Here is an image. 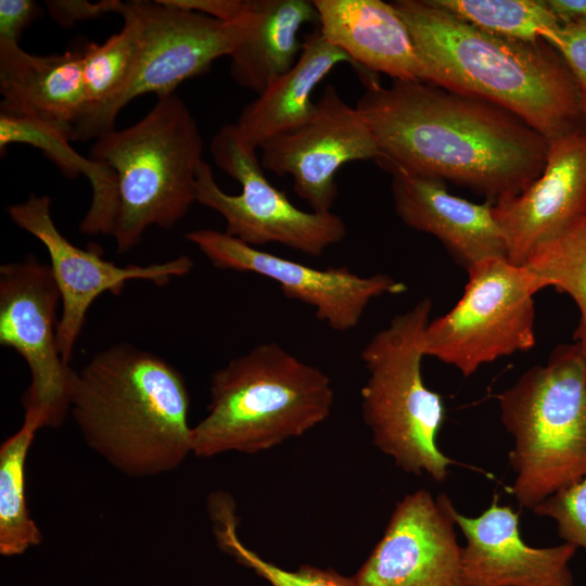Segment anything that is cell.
I'll list each match as a JSON object with an SVG mask.
<instances>
[{"label": "cell", "mask_w": 586, "mask_h": 586, "mask_svg": "<svg viewBox=\"0 0 586 586\" xmlns=\"http://www.w3.org/2000/svg\"><path fill=\"white\" fill-rule=\"evenodd\" d=\"M508 260L522 266L540 245L586 214V130L549 140L540 175L523 191L493 203Z\"/></svg>", "instance_id": "cell-16"}, {"label": "cell", "mask_w": 586, "mask_h": 586, "mask_svg": "<svg viewBox=\"0 0 586 586\" xmlns=\"http://www.w3.org/2000/svg\"><path fill=\"white\" fill-rule=\"evenodd\" d=\"M392 3L411 34L424 82L501 106L548 140L581 128L573 76L544 39L483 31L432 0Z\"/></svg>", "instance_id": "cell-2"}, {"label": "cell", "mask_w": 586, "mask_h": 586, "mask_svg": "<svg viewBox=\"0 0 586 586\" xmlns=\"http://www.w3.org/2000/svg\"><path fill=\"white\" fill-rule=\"evenodd\" d=\"M61 294L50 265L34 255L0 266V344L26 362L30 383L22 395L24 418L60 426L69 413L73 369L60 354L56 310Z\"/></svg>", "instance_id": "cell-10"}, {"label": "cell", "mask_w": 586, "mask_h": 586, "mask_svg": "<svg viewBox=\"0 0 586 586\" xmlns=\"http://www.w3.org/2000/svg\"><path fill=\"white\" fill-rule=\"evenodd\" d=\"M568 65L577 91L583 122L586 124V23L561 25L544 37Z\"/></svg>", "instance_id": "cell-30"}, {"label": "cell", "mask_w": 586, "mask_h": 586, "mask_svg": "<svg viewBox=\"0 0 586 586\" xmlns=\"http://www.w3.org/2000/svg\"><path fill=\"white\" fill-rule=\"evenodd\" d=\"M343 62L355 67L351 58L319 29L309 34L293 67L242 109L235 123L241 137L258 150L271 138L303 125L315 111V88Z\"/></svg>", "instance_id": "cell-22"}, {"label": "cell", "mask_w": 586, "mask_h": 586, "mask_svg": "<svg viewBox=\"0 0 586 586\" xmlns=\"http://www.w3.org/2000/svg\"><path fill=\"white\" fill-rule=\"evenodd\" d=\"M356 107L390 173L450 180L488 202L515 195L543 171L549 140L513 113L488 101L424 81L381 86L364 77Z\"/></svg>", "instance_id": "cell-1"}, {"label": "cell", "mask_w": 586, "mask_h": 586, "mask_svg": "<svg viewBox=\"0 0 586 586\" xmlns=\"http://www.w3.org/2000/svg\"><path fill=\"white\" fill-rule=\"evenodd\" d=\"M203 140L198 123L178 95L158 97L138 122L95 139L90 158L116 174V251L138 245L153 226H175L195 202Z\"/></svg>", "instance_id": "cell-5"}, {"label": "cell", "mask_w": 586, "mask_h": 586, "mask_svg": "<svg viewBox=\"0 0 586 586\" xmlns=\"http://www.w3.org/2000/svg\"><path fill=\"white\" fill-rule=\"evenodd\" d=\"M62 130L34 120L0 114V151L12 143H27L43 151L67 178L84 175L90 181L92 198L79 230L85 234H113L117 208V178L107 165L86 158L68 143Z\"/></svg>", "instance_id": "cell-24"}, {"label": "cell", "mask_w": 586, "mask_h": 586, "mask_svg": "<svg viewBox=\"0 0 586 586\" xmlns=\"http://www.w3.org/2000/svg\"><path fill=\"white\" fill-rule=\"evenodd\" d=\"M38 12L37 3L31 0H0V41L18 43Z\"/></svg>", "instance_id": "cell-32"}, {"label": "cell", "mask_w": 586, "mask_h": 586, "mask_svg": "<svg viewBox=\"0 0 586 586\" xmlns=\"http://www.w3.org/2000/svg\"><path fill=\"white\" fill-rule=\"evenodd\" d=\"M207 415L192 426V454H256L298 437L324 421L334 392L330 378L277 343H263L211 377Z\"/></svg>", "instance_id": "cell-4"}, {"label": "cell", "mask_w": 586, "mask_h": 586, "mask_svg": "<svg viewBox=\"0 0 586 586\" xmlns=\"http://www.w3.org/2000/svg\"><path fill=\"white\" fill-rule=\"evenodd\" d=\"M561 25L586 23V0H546Z\"/></svg>", "instance_id": "cell-34"}, {"label": "cell", "mask_w": 586, "mask_h": 586, "mask_svg": "<svg viewBox=\"0 0 586 586\" xmlns=\"http://www.w3.org/2000/svg\"><path fill=\"white\" fill-rule=\"evenodd\" d=\"M500 419L514 446L512 494L537 505L586 474V354L557 346L545 365L526 370L498 395Z\"/></svg>", "instance_id": "cell-6"}, {"label": "cell", "mask_w": 586, "mask_h": 586, "mask_svg": "<svg viewBox=\"0 0 586 586\" xmlns=\"http://www.w3.org/2000/svg\"><path fill=\"white\" fill-rule=\"evenodd\" d=\"M432 301L420 300L392 318L361 352L368 371L361 388L362 418L373 444L397 467L444 482L454 461L437 446L444 423L442 396L422 378V343Z\"/></svg>", "instance_id": "cell-7"}, {"label": "cell", "mask_w": 586, "mask_h": 586, "mask_svg": "<svg viewBox=\"0 0 586 586\" xmlns=\"http://www.w3.org/2000/svg\"><path fill=\"white\" fill-rule=\"evenodd\" d=\"M449 500L418 489L398 501L381 539L353 576L355 584L466 586Z\"/></svg>", "instance_id": "cell-14"}, {"label": "cell", "mask_w": 586, "mask_h": 586, "mask_svg": "<svg viewBox=\"0 0 586 586\" xmlns=\"http://www.w3.org/2000/svg\"><path fill=\"white\" fill-rule=\"evenodd\" d=\"M38 430L35 421L24 418L0 446V553L5 557L22 555L42 539L25 495V463Z\"/></svg>", "instance_id": "cell-25"}, {"label": "cell", "mask_w": 586, "mask_h": 586, "mask_svg": "<svg viewBox=\"0 0 586 586\" xmlns=\"http://www.w3.org/2000/svg\"><path fill=\"white\" fill-rule=\"evenodd\" d=\"M230 497L213 495L209 501L214 535L219 547L239 563L251 569L270 586H357L353 577H346L331 569L303 564L296 570H285L262 558L239 538L238 519Z\"/></svg>", "instance_id": "cell-28"}, {"label": "cell", "mask_w": 586, "mask_h": 586, "mask_svg": "<svg viewBox=\"0 0 586 586\" xmlns=\"http://www.w3.org/2000/svg\"><path fill=\"white\" fill-rule=\"evenodd\" d=\"M1 114L42 123L65 132L86 111L81 53L37 55L0 41Z\"/></svg>", "instance_id": "cell-19"}, {"label": "cell", "mask_w": 586, "mask_h": 586, "mask_svg": "<svg viewBox=\"0 0 586 586\" xmlns=\"http://www.w3.org/2000/svg\"><path fill=\"white\" fill-rule=\"evenodd\" d=\"M122 1L103 0L91 3L86 0H51L46 1L52 18L64 27H69L77 22H84L100 17L107 13H118Z\"/></svg>", "instance_id": "cell-31"}, {"label": "cell", "mask_w": 586, "mask_h": 586, "mask_svg": "<svg viewBox=\"0 0 586 586\" xmlns=\"http://www.w3.org/2000/svg\"><path fill=\"white\" fill-rule=\"evenodd\" d=\"M391 174L397 216L410 228L435 237L466 270L485 259H508L492 202L477 204L455 196L435 177L398 169Z\"/></svg>", "instance_id": "cell-18"}, {"label": "cell", "mask_w": 586, "mask_h": 586, "mask_svg": "<svg viewBox=\"0 0 586 586\" xmlns=\"http://www.w3.org/2000/svg\"><path fill=\"white\" fill-rule=\"evenodd\" d=\"M448 510L464 537L466 586H575L569 563L577 547L566 542L528 546L520 533L519 512L500 505L496 495L477 517L460 513L451 500Z\"/></svg>", "instance_id": "cell-17"}, {"label": "cell", "mask_w": 586, "mask_h": 586, "mask_svg": "<svg viewBox=\"0 0 586 586\" xmlns=\"http://www.w3.org/2000/svg\"><path fill=\"white\" fill-rule=\"evenodd\" d=\"M11 220L35 237L47 250L50 268L61 294L56 342L63 361L69 365L77 340L92 303L103 293L119 295L127 281L148 280L165 285L193 268L189 256L149 265L119 266L104 259L99 250H84L71 243L56 228L48 195L29 198L7 209Z\"/></svg>", "instance_id": "cell-11"}, {"label": "cell", "mask_w": 586, "mask_h": 586, "mask_svg": "<svg viewBox=\"0 0 586 586\" xmlns=\"http://www.w3.org/2000/svg\"><path fill=\"white\" fill-rule=\"evenodd\" d=\"M264 169L291 176L294 191L311 211L331 212L339 190L336 174L351 162H378L375 139L357 107L328 85L310 118L260 146Z\"/></svg>", "instance_id": "cell-13"}, {"label": "cell", "mask_w": 586, "mask_h": 586, "mask_svg": "<svg viewBox=\"0 0 586 586\" xmlns=\"http://www.w3.org/2000/svg\"><path fill=\"white\" fill-rule=\"evenodd\" d=\"M432 2L493 35L537 41L561 26L546 0H432Z\"/></svg>", "instance_id": "cell-27"}, {"label": "cell", "mask_w": 586, "mask_h": 586, "mask_svg": "<svg viewBox=\"0 0 586 586\" xmlns=\"http://www.w3.org/2000/svg\"><path fill=\"white\" fill-rule=\"evenodd\" d=\"M539 290L553 288L576 304L575 344L586 354V214L564 232L537 247L522 265Z\"/></svg>", "instance_id": "cell-26"}, {"label": "cell", "mask_w": 586, "mask_h": 586, "mask_svg": "<svg viewBox=\"0 0 586 586\" xmlns=\"http://www.w3.org/2000/svg\"><path fill=\"white\" fill-rule=\"evenodd\" d=\"M532 511L553 520L564 542L586 549V474L574 485L542 501Z\"/></svg>", "instance_id": "cell-29"}, {"label": "cell", "mask_w": 586, "mask_h": 586, "mask_svg": "<svg viewBox=\"0 0 586 586\" xmlns=\"http://www.w3.org/2000/svg\"><path fill=\"white\" fill-rule=\"evenodd\" d=\"M186 239L216 268L253 272L275 281L284 296L309 305L320 321L339 332L356 328L373 298L407 290L404 282L385 273L362 277L346 266L318 269L214 229L189 231Z\"/></svg>", "instance_id": "cell-12"}, {"label": "cell", "mask_w": 586, "mask_h": 586, "mask_svg": "<svg viewBox=\"0 0 586 586\" xmlns=\"http://www.w3.org/2000/svg\"><path fill=\"white\" fill-rule=\"evenodd\" d=\"M164 2L226 23L238 18L245 4V0H164Z\"/></svg>", "instance_id": "cell-33"}, {"label": "cell", "mask_w": 586, "mask_h": 586, "mask_svg": "<svg viewBox=\"0 0 586 586\" xmlns=\"http://www.w3.org/2000/svg\"><path fill=\"white\" fill-rule=\"evenodd\" d=\"M468 282L457 304L430 321L422 348L464 377L500 357L535 345L534 296L539 292L524 266L489 258L467 269Z\"/></svg>", "instance_id": "cell-9"}, {"label": "cell", "mask_w": 586, "mask_h": 586, "mask_svg": "<svg viewBox=\"0 0 586 586\" xmlns=\"http://www.w3.org/2000/svg\"><path fill=\"white\" fill-rule=\"evenodd\" d=\"M209 149L216 165L241 186L239 194H228L205 161L199 166L195 202L224 217L226 233L255 247L279 243L314 257L345 238L346 225L339 215L302 211L269 182L257 150L235 124L221 126Z\"/></svg>", "instance_id": "cell-8"}, {"label": "cell", "mask_w": 586, "mask_h": 586, "mask_svg": "<svg viewBox=\"0 0 586 586\" xmlns=\"http://www.w3.org/2000/svg\"><path fill=\"white\" fill-rule=\"evenodd\" d=\"M319 31L364 74L424 81L411 34L393 3L382 0H313Z\"/></svg>", "instance_id": "cell-20"}, {"label": "cell", "mask_w": 586, "mask_h": 586, "mask_svg": "<svg viewBox=\"0 0 586 586\" xmlns=\"http://www.w3.org/2000/svg\"><path fill=\"white\" fill-rule=\"evenodd\" d=\"M190 395L170 362L129 343L72 372L69 413L87 445L131 477L170 472L192 454Z\"/></svg>", "instance_id": "cell-3"}, {"label": "cell", "mask_w": 586, "mask_h": 586, "mask_svg": "<svg viewBox=\"0 0 586 586\" xmlns=\"http://www.w3.org/2000/svg\"><path fill=\"white\" fill-rule=\"evenodd\" d=\"M238 21L229 74L259 94L296 63L303 43L298 33L318 22V13L308 0H245Z\"/></svg>", "instance_id": "cell-21"}, {"label": "cell", "mask_w": 586, "mask_h": 586, "mask_svg": "<svg viewBox=\"0 0 586 586\" xmlns=\"http://www.w3.org/2000/svg\"><path fill=\"white\" fill-rule=\"evenodd\" d=\"M142 24V48L133 79L116 103L113 116L146 93L174 94L184 80L207 72L229 56L239 34L235 18L219 20L169 5L164 0H133Z\"/></svg>", "instance_id": "cell-15"}, {"label": "cell", "mask_w": 586, "mask_h": 586, "mask_svg": "<svg viewBox=\"0 0 586 586\" xmlns=\"http://www.w3.org/2000/svg\"><path fill=\"white\" fill-rule=\"evenodd\" d=\"M122 29L81 52L86 111L72 140L98 139L115 129L113 111L130 86L142 48V24L133 1L122 3Z\"/></svg>", "instance_id": "cell-23"}]
</instances>
